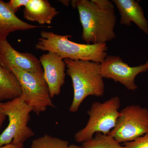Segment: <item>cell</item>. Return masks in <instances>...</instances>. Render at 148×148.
Wrapping results in <instances>:
<instances>
[{
  "instance_id": "obj_1",
  "label": "cell",
  "mask_w": 148,
  "mask_h": 148,
  "mask_svg": "<svg viewBox=\"0 0 148 148\" xmlns=\"http://www.w3.org/2000/svg\"><path fill=\"white\" fill-rule=\"evenodd\" d=\"M71 4L78 11L83 29L82 38L86 43H106L116 38L114 9L103 10L91 0L72 1Z\"/></svg>"
},
{
  "instance_id": "obj_22",
  "label": "cell",
  "mask_w": 148,
  "mask_h": 148,
  "mask_svg": "<svg viewBox=\"0 0 148 148\" xmlns=\"http://www.w3.org/2000/svg\"><path fill=\"white\" fill-rule=\"evenodd\" d=\"M68 148H84L82 146H79L75 145H69Z\"/></svg>"
},
{
  "instance_id": "obj_6",
  "label": "cell",
  "mask_w": 148,
  "mask_h": 148,
  "mask_svg": "<svg viewBox=\"0 0 148 148\" xmlns=\"http://www.w3.org/2000/svg\"><path fill=\"white\" fill-rule=\"evenodd\" d=\"M10 71L18 80L21 86V96L38 115L48 107H55L43 73H34L21 69H12Z\"/></svg>"
},
{
  "instance_id": "obj_20",
  "label": "cell",
  "mask_w": 148,
  "mask_h": 148,
  "mask_svg": "<svg viewBox=\"0 0 148 148\" xmlns=\"http://www.w3.org/2000/svg\"><path fill=\"white\" fill-rule=\"evenodd\" d=\"M6 117V115L4 112L3 110V103L0 102V129Z\"/></svg>"
},
{
  "instance_id": "obj_16",
  "label": "cell",
  "mask_w": 148,
  "mask_h": 148,
  "mask_svg": "<svg viewBox=\"0 0 148 148\" xmlns=\"http://www.w3.org/2000/svg\"><path fill=\"white\" fill-rule=\"evenodd\" d=\"M69 145L66 140L45 134L33 140L30 148H68Z\"/></svg>"
},
{
  "instance_id": "obj_13",
  "label": "cell",
  "mask_w": 148,
  "mask_h": 148,
  "mask_svg": "<svg viewBox=\"0 0 148 148\" xmlns=\"http://www.w3.org/2000/svg\"><path fill=\"white\" fill-rule=\"evenodd\" d=\"M58 13L47 0H30L23 10L24 18L40 24H51Z\"/></svg>"
},
{
  "instance_id": "obj_2",
  "label": "cell",
  "mask_w": 148,
  "mask_h": 148,
  "mask_svg": "<svg viewBox=\"0 0 148 148\" xmlns=\"http://www.w3.org/2000/svg\"><path fill=\"white\" fill-rule=\"evenodd\" d=\"M71 35H60L47 31L40 33L36 49L54 52L64 59L90 61L101 64L107 56L106 43L80 44L69 40Z\"/></svg>"
},
{
  "instance_id": "obj_8",
  "label": "cell",
  "mask_w": 148,
  "mask_h": 148,
  "mask_svg": "<svg viewBox=\"0 0 148 148\" xmlns=\"http://www.w3.org/2000/svg\"><path fill=\"white\" fill-rule=\"evenodd\" d=\"M148 71V61L145 64L135 67H130L117 56L109 55L100 64V71L103 78L113 80L119 82L130 90L138 88L135 79L140 73Z\"/></svg>"
},
{
  "instance_id": "obj_19",
  "label": "cell",
  "mask_w": 148,
  "mask_h": 148,
  "mask_svg": "<svg viewBox=\"0 0 148 148\" xmlns=\"http://www.w3.org/2000/svg\"><path fill=\"white\" fill-rule=\"evenodd\" d=\"M98 7L103 10H114V6L112 2L108 0H91Z\"/></svg>"
},
{
  "instance_id": "obj_9",
  "label": "cell",
  "mask_w": 148,
  "mask_h": 148,
  "mask_svg": "<svg viewBox=\"0 0 148 148\" xmlns=\"http://www.w3.org/2000/svg\"><path fill=\"white\" fill-rule=\"evenodd\" d=\"M0 64L10 71L17 69L32 73H43L38 58L32 53L15 50L7 40H0Z\"/></svg>"
},
{
  "instance_id": "obj_11",
  "label": "cell",
  "mask_w": 148,
  "mask_h": 148,
  "mask_svg": "<svg viewBox=\"0 0 148 148\" xmlns=\"http://www.w3.org/2000/svg\"><path fill=\"white\" fill-rule=\"evenodd\" d=\"M120 14L121 25L130 26L131 22L148 34V22L144 15L143 8L135 0H113Z\"/></svg>"
},
{
  "instance_id": "obj_18",
  "label": "cell",
  "mask_w": 148,
  "mask_h": 148,
  "mask_svg": "<svg viewBox=\"0 0 148 148\" xmlns=\"http://www.w3.org/2000/svg\"><path fill=\"white\" fill-rule=\"evenodd\" d=\"M29 1L30 0H10L8 3L14 12L16 13L21 7L27 5Z\"/></svg>"
},
{
  "instance_id": "obj_4",
  "label": "cell",
  "mask_w": 148,
  "mask_h": 148,
  "mask_svg": "<svg viewBox=\"0 0 148 148\" xmlns=\"http://www.w3.org/2000/svg\"><path fill=\"white\" fill-rule=\"evenodd\" d=\"M3 110L8 117V125L0 135V147L10 144H24L35 135L28 125L32 111L21 96L3 103Z\"/></svg>"
},
{
  "instance_id": "obj_21",
  "label": "cell",
  "mask_w": 148,
  "mask_h": 148,
  "mask_svg": "<svg viewBox=\"0 0 148 148\" xmlns=\"http://www.w3.org/2000/svg\"><path fill=\"white\" fill-rule=\"evenodd\" d=\"M24 144H13L11 143L10 144L0 147V148H24Z\"/></svg>"
},
{
  "instance_id": "obj_7",
  "label": "cell",
  "mask_w": 148,
  "mask_h": 148,
  "mask_svg": "<svg viewBox=\"0 0 148 148\" xmlns=\"http://www.w3.org/2000/svg\"><path fill=\"white\" fill-rule=\"evenodd\" d=\"M148 133V109L139 105L126 106L120 112L115 126L108 135L118 143L132 142Z\"/></svg>"
},
{
  "instance_id": "obj_12",
  "label": "cell",
  "mask_w": 148,
  "mask_h": 148,
  "mask_svg": "<svg viewBox=\"0 0 148 148\" xmlns=\"http://www.w3.org/2000/svg\"><path fill=\"white\" fill-rule=\"evenodd\" d=\"M28 24L16 16L7 3L0 0V40H7L12 32L42 27Z\"/></svg>"
},
{
  "instance_id": "obj_10",
  "label": "cell",
  "mask_w": 148,
  "mask_h": 148,
  "mask_svg": "<svg viewBox=\"0 0 148 148\" xmlns=\"http://www.w3.org/2000/svg\"><path fill=\"white\" fill-rule=\"evenodd\" d=\"M39 61L52 99L60 94L61 87L65 84L66 64L60 56L50 51L42 55Z\"/></svg>"
},
{
  "instance_id": "obj_23",
  "label": "cell",
  "mask_w": 148,
  "mask_h": 148,
  "mask_svg": "<svg viewBox=\"0 0 148 148\" xmlns=\"http://www.w3.org/2000/svg\"><path fill=\"white\" fill-rule=\"evenodd\" d=\"M59 1L63 3L64 5L66 6L69 5L70 2V1Z\"/></svg>"
},
{
  "instance_id": "obj_14",
  "label": "cell",
  "mask_w": 148,
  "mask_h": 148,
  "mask_svg": "<svg viewBox=\"0 0 148 148\" xmlns=\"http://www.w3.org/2000/svg\"><path fill=\"white\" fill-rule=\"evenodd\" d=\"M21 93L16 77L0 64V101L13 100L20 97Z\"/></svg>"
},
{
  "instance_id": "obj_15",
  "label": "cell",
  "mask_w": 148,
  "mask_h": 148,
  "mask_svg": "<svg viewBox=\"0 0 148 148\" xmlns=\"http://www.w3.org/2000/svg\"><path fill=\"white\" fill-rule=\"evenodd\" d=\"M84 148H124L112 136L98 132L89 141L82 143Z\"/></svg>"
},
{
  "instance_id": "obj_5",
  "label": "cell",
  "mask_w": 148,
  "mask_h": 148,
  "mask_svg": "<svg viewBox=\"0 0 148 148\" xmlns=\"http://www.w3.org/2000/svg\"><path fill=\"white\" fill-rule=\"evenodd\" d=\"M120 105V99L117 96L103 103L93 102L87 111L89 118L87 124L75 134V141L82 143L89 141L98 132L108 135L116 124Z\"/></svg>"
},
{
  "instance_id": "obj_3",
  "label": "cell",
  "mask_w": 148,
  "mask_h": 148,
  "mask_svg": "<svg viewBox=\"0 0 148 148\" xmlns=\"http://www.w3.org/2000/svg\"><path fill=\"white\" fill-rule=\"evenodd\" d=\"M64 61L74 90L73 98L69 111L76 112L88 96L101 97L104 95L105 84L100 71V64L70 59Z\"/></svg>"
},
{
  "instance_id": "obj_17",
  "label": "cell",
  "mask_w": 148,
  "mask_h": 148,
  "mask_svg": "<svg viewBox=\"0 0 148 148\" xmlns=\"http://www.w3.org/2000/svg\"><path fill=\"white\" fill-rule=\"evenodd\" d=\"M124 148H148V133L138 139L125 143Z\"/></svg>"
}]
</instances>
